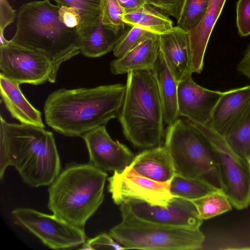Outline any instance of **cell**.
<instances>
[{"label":"cell","instance_id":"19","mask_svg":"<svg viewBox=\"0 0 250 250\" xmlns=\"http://www.w3.org/2000/svg\"><path fill=\"white\" fill-rule=\"evenodd\" d=\"M160 51L159 35L145 40L121 58L110 63V71L115 75L132 71H151Z\"/></svg>","mask_w":250,"mask_h":250},{"label":"cell","instance_id":"7","mask_svg":"<svg viewBox=\"0 0 250 250\" xmlns=\"http://www.w3.org/2000/svg\"><path fill=\"white\" fill-rule=\"evenodd\" d=\"M121 222L109 234L127 249L196 250L202 249L205 236L200 229L176 227L141 220L120 206Z\"/></svg>","mask_w":250,"mask_h":250},{"label":"cell","instance_id":"34","mask_svg":"<svg viewBox=\"0 0 250 250\" xmlns=\"http://www.w3.org/2000/svg\"><path fill=\"white\" fill-rule=\"evenodd\" d=\"M17 17L16 11L13 9L8 0H0V32L14 22Z\"/></svg>","mask_w":250,"mask_h":250},{"label":"cell","instance_id":"16","mask_svg":"<svg viewBox=\"0 0 250 250\" xmlns=\"http://www.w3.org/2000/svg\"><path fill=\"white\" fill-rule=\"evenodd\" d=\"M250 104V84L223 92L209 125L225 136L242 117Z\"/></svg>","mask_w":250,"mask_h":250},{"label":"cell","instance_id":"9","mask_svg":"<svg viewBox=\"0 0 250 250\" xmlns=\"http://www.w3.org/2000/svg\"><path fill=\"white\" fill-rule=\"evenodd\" d=\"M12 215L17 224L50 249H72L82 245L86 240L83 228L74 226L54 214L18 208L12 210Z\"/></svg>","mask_w":250,"mask_h":250},{"label":"cell","instance_id":"33","mask_svg":"<svg viewBox=\"0 0 250 250\" xmlns=\"http://www.w3.org/2000/svg\"><path fill=\"white\" fill-rule=\"evenodd\" d=\"M165 14L177 19L183 0H143Z\"/></svg>","mask_w":250,"mask_h":250},{"label":"cell","instance_id":"36","mask_svg":"<svg viewBox=\"0 0 250 250\" xmlns=\"http://www.w3.org/2000/svg\"><path fill=\"white\" fill-rule=\"evenodd\" d=\"M237 69L250 81V44L248 46L243 58L239 62Z\"/></svg>","mask_w":250,"mask_h":250},{"label":"cell","instance_id":"5","mask_svg":"<svg viewBox=\"0 0 250 250\" xmlns=\"http://www.w3.org/2000/svg\"><path fill=\"white\" fill-rule=\"evenodd\" d=\"M107 176L89 163L68 166L48 188V208L59 218L83 228L104 201Z\"/></svg>","mask_w":250,"mask_h":250},{"label":"cell","instance_id":"24","mask_svg":"<svg viewBox=\"0 0 250 250\" xmlns=\"http://www.w3.org/2000/svg\"><path fill=\"white\" fill-rule=\"evenodd\" d=\"M216 190L218 189L199 178L186 177L176 173L169 182V191L173 197L190 201Z\"/></svg>","mask_w":250,"mask_h":250},{"label":"cell","instance_id":"20","mask_svg":"<svg viewBox=\"0 0 250 250\" xmlns=\"http://www.w3.org/2000/svg\"><path fill=\"white\" fill-rule=\"evenodd\" d=\"M20 84L0 76V97L11 116L21 124L45 127L41 112L22 94Z\"/></svg>","mask_w":250,"mask_h":250},{"label":"cell","instance_id":"4","mask_svg":"<svg viewBox=\"0 0 250 250\" xmlns=\"http://www.w3.org/2000/svg\"><path fill=\"white\" fill-rule=\"evenodd\" d=\"M118 118L125 137L135 147L146 149L161 146L165 122L157 84L151 71L127 73Z\"/></svg>","mask_w":250,"mask_h":250},{"label":"cell","instance_id":"28","mask_svg":"<svg viewBox=\"0 0 250 250\" xmlns=\"http://www.w3.org/2000/svg\"><path fill=\"white\" fill-rule=\"evenodd\" d=\"M209 2L210 0H183L177 26L187 32L195 28L206 14Z\"/></svg>","mask_w":250,"mask_h":250},{"label":"cell","instance_id":"12","mask_svg":"<svg viewBox=\"0 0 250 250\" xmlns=\"http://www.w3.org/2000/svg\"><path fill=\"white\" fill-rule=\"evenodd\" d=\"M122 206L136 217L149 222L176 227L200 229L203 220L191 201L173 197L167 206L129 200Z\"/></svg>","mask_w":250,"mask_h":250},{"label":"cell","instance_id":"30","mask_svg":"<svg viewBox=\"0 0 250 250\" xmlns=\"http://www.w3.org/2000/svg\"><path fill=\"white\" fill-rule=\"evenodd\" d=\"M101 21L116 34L125 30L123 21L125 11L117 0H101Z\"/></svg>","mask_w":250,"mask_h":250},{"label":"cell","instance_id":"32","mask_svg":"<svg viewBox=\"0 0 250 250\" xmlns=\"http://www.w3.org/2000/svg\"><path fill=\"white\" fill-rule=\"evenodd\" d=\"M236 25L239 35L250 34V0H239L236 4Z\"/></svg>","mask_w":250,"mask_h":250},{"label":"cell","instance_id":"21","mask_svg":"<svg viewBox=\"0 0 250 250\" xmlns=\"http://www.w3.org/2000/svg\"><path fill=\"white\" fill-rule=\"evenodd\" d=\"M151 71L157 84L164 122L169 125L179 117L177 101L178 83L169 70L160 49Z\"/></svg>","mask_w":250,"mask_h":250},{"label":"cell","instance_id":"29","mask_svg":"<svg viewBox=\"0 0 250 250\" xmlns=\"http://www.w3.org/2000/svg\"><path fill=\"white\" fill-rule=\"evenodd\" d=\"M154 34L137 25H133L124 31L119 38L113 49L114 55L119 58Z\"/></svg>","mask_w":250,"mask_h":250},{"label":"cell","instance_id":"10","mask_svg":"<svg viewBox=\"0 0 250 250\" xmlns=\"http://www.w3.org/2000/svg\"><path fill=\"white\" fill-rule=\"evenodd\" d=\"M0 76L20 84L37 85L56 80L53 64L45 55L10 40L0 46Z\"/></svg>","mask_w":250,"mask_h":250},{"label":"cell","instance_id":"13","mask_svg":"<svg viewBox=\"0 0 250 250\" xmlns=\"http://www.w3.org/2000/svg\"><path fill=\"white\" fill-rule=\"evenodd\" d=\"M89 154V163L103 171L122 172L135 155L125 145L113 141L105 125L97 127L82 136Z\"/></svg>","mask_w":250,"mask_h":250},{"label":"cell","instance_id":"35","mask_svg":"<svg viewBox=\"0 0 250 250\" xmlns=\"http://www.w3.org/2000/svg\"><path fill=\"white\" fill-rule=\"evenodd\" d=\"M60 6V15L63 23L69 28L77 29L79 32L80 18L77 12L72 8Z\"/></svg>","mask_w":250,"mask_h":250},{"label":"cell","instance_id":"17","mask_svg":"<svg viewBox=\"0 0 250 250\" xmlns=\"http://www.w3.org/2000/svg\"><path fill=\"white\" fill-rule=\"evenodd\" d=\"M128 168L154 181H170L175 171L172 158L165 146L144 149L135 156Z\"/></svg>","mask_w":250,"mask_h":250},{"label":"cell","instance_id":"27","mask_svg":"<svg viewBox=\"0 0 250 250\" xmlns=\"http://www.w3.org/2000/svg\"><path fill=\"white\" fill-rule=\"evenodd\" d=\"M191 201L203 220L221 215L231 210L232 207L228 197L221 189L215 190Z\"/></svg>","mask_w":250,"mask_h":250},{"label":"cell","instance_id":"25","mask_svg":"<svg viewBox=\"0 0 250 250\" xmlns=\"http://www.w3.org/2000/svg\"><path fill=\"white\" fill-rule=\"evenodd\" d=\"M59 6L74 9L80 18V36L88 33L101 21V0H53Z\"/></svg>","mask_w":250,"mask_h":250},{"label":"cell","instance_id":"8","mask_svg":"<svg viewBox=\"0 0 250 250\" xmlns=\"http://www.w3.org/2000/svg\"><path fill=\"white\" fill-rule=\"evenodd\" d=\"M192 122L206 136L212 147L222 189L232 207L238 210L248 208L250 205V164L235 152L224 136L209 125Z\"/></svg>","mask_w":250,"mask_h":250},{"label":"cell","instance_id":"3","mask_svg":"<svg viewBox=\"0 0 250 250\" xmlns=\"http://www.w3.org/2000/svg\"><path fill=\"white\" fill-rule=\"evenodd\" d=\"M60 8L50 0L23 4L17 14L16 32L10 40L45 55L53 64L56 79L61 64L80 53L78 30L63 23Z\"/></svg>","mask_w":250,"mask_h":250},{"label":"cell","instance_id":"11","mask_svg":"<svg viewBox=\"0 0 250 250\" xmlns=\"http://www.w3.org/2000/svg\"><path fill=\"white\" fill-rule=\"evenodd\" d=\"M107 180L108 191L118 205L129 200H138L151 205L167 206L173 198L169 191L170 181H154L128 167L122 172H114Z\"/></svg>","mask_w":250,"mask_h":250},{"label":"cell","instance_id":"37","mask_svg":"<svg viewBox=\"0 0 250 250\" xmlns=\"http://www.w3.org/2000/svg\"><path fill=\"white\" fill-rule=\"evenodd\" d=\"M117 0L123 8L125 13L137 10L147 5L143 0Z\"/></svg>","mask_w":250,"mask_h":250},{"label":"cell","instance_id":"6","mask_svg":"<svg viewBox=\"0 0 250 250\" xmlns=\"http://www.w3.org/2000/svg\"><path fill=\"white\" fill-rule=\"evenodd\" d=\"M164 146L172 158L175 173L199 178L222 189L212 147L206 136L191 121L185 117L178 118L168 125Z\"/></svg>","mask_w":250,"mask_h":250},{"label":"cell","instance_id":"15","mask_svg":"<svg viewBox=\"0 0 250 250\" xmlns=\"http://www.w3.org/2000/svg\"><path fill=\"white\" fill-rule=\"evenodd\" d=\"M160 49L178 83L193 72L188 32L178 26L159 35Z\"/></svg>","mask_w":250,"mask_h":250},{"label":"cell","instance_id":"31","mask_svg":"<svg viewBox=\"0 0 250 250\" xmlns=\"http://www.w3.org/2000/svg\"><path fill=\"white\" fill-rule=\"evenodd\" d=\"M81 250H126L111 237L109 234L103 233L94 238L86 240L82 245Z\"/></svg>","mask_w":250,"mask_h":250},{"label":"cell","instance_id":"38","mask_svg":"<svg viewBox=\"0 0 250 250\" xmlns=\"http://www.w3.org/2000/svg\"><path fill=\"white\" fill-rule=\"evenodd\" d=\"M9 41L7 40L4 36V32H0V46L7 44Z\"/></svg>","mask_w":250,"mask_h":250},{"label":"cell","instance_id":"26","mask_svg":"<svg viewBox=\"0 0 250 250\" xmlns=\"http://www.w3.org/2000/svg\"><path fill=\"white\" fill-rule=\"evenodd\" d=\"M224 137L233 150L250 164V104Z\"/></svg>","mask_w":250,"mask_h":250},{"label":"cell","instance_id":"22","mask_svg":"<svg viewBox=\"0 0 250 250\" xmlns=\"http://www.w3.org/2000/svg\"><path fill=\"white\" fill-rule=\"evenodd\" d=\"M122 33L116 34L100 21L88 33L80 37V53L88 58L101 57L113 50Z\"/></svg>","mask_w":250,"mask_h":250},{"label":"cell","instance_id":"23","mask_svg":"<svg viewBox=\"0 0 250 250\" xmlns=\"http://www.w3.org/2000/svg\"><path fill=\"white\" fill-rule=\"evenodd\" d=\"M123 21L126 25H137L158 35L169 32L173 28L172 21L167 15L148 4L125 13Z\"/></svg>","mask_w":250,"mask_h":250},{"label":"cell","instance_id":"1","mask_svg":"<svg viewBox=\"0 0 250 250\" xmlns=\"http://www.w3.org/2000/svg\"><path fill=\"white\" fill-rule=\"evenodd\" d=\"M125 92V85L122 83L60 88L50 93L45 101V122L63 135L82 137L118 117Z\"/></svg>","mask_w":250,"mask_h":250},{"label":"cell","instance_id":"2","mask_svg":"<svg viewBox=\"0 0 250 250\" xmlns=\"http://www.w3.org/2000/svg\"><path fill=\"white\" fill-rule=\"evenodd\" d=\"M0 178L9 166L29 186L50 185L59 175L61 162L52 132L43 127L7 122L0 116Z\"/></svg>","mask_w":250,"mask_h":250},{"label":"cell","instance_id":"14","mask_svg":"<svg viewBox=\"0 0 250 250\" xmlns=\"http://www.w3.org/2000/svg\"><path fill=\"white\" fill-rule=\"evenodd\" d=\"M197 84L190 77L178 83L179 116L201 125H209L213 110L223 94Z\"/></svg>","mask_w":250,"mask_h":250},{"label":"cell","instance_id":"18","mask_svg":"<svg viewBox=\"0 0 250 250\" xmlns=\"http://www.w3.org/2000/svg\"><path fill=\"white\" fill-rule=\"evenodd\" d=\"M226 0H210L208 9L199 23L188 32L193 73L203 70L207 46Z\"/></svg>","mask_w":250,"mask_h":250}]
</instances>
